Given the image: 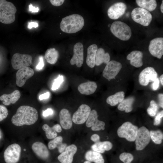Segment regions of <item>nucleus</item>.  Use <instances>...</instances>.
<instances>
[{"mask_svg":"<svg viewBox=\"0 0 163 163\" xmlns=\"http://www.w3.org/2000/svg\"><path fill=\"white\" fill-rule=\"evenodd\" d=\"M67 145L65 143H62L57 147L58 149V151L59 153H61L63 152L66 147Z\"/></svg>","mask_w":163,"mask_h":163,"instance_id":"37998d69","label":"nucleus"},{"mask_svg":"<svg viewBox=\"0 0 163 163\" xmlns=\"http://www.w3.org/2000/svg\"><path fill=\"white\" fill-rule=\"evenodd\" d=\"M32 149L33 152L39 159L44 161L49 159L50 153L46 146L43 143L37 142L32 145Z\"/></svg>","mask_w":163,"mask_h":163,"instance_id":"6ab92c4d","label":"nucleus"},{"mask_svg":"<svg viewBox=\"0 0 163 163\" xmlns=\"http://www.w3.org/2000/svg\"><path fill=\"white\" fill-rule=\"evenodd\" d=\"M111 25V24H109L108 25V26L109 27H110Z\"/></svg>","mask_w":163,"mask_h":163,"instance_id":"5fc2aeb1","label":"nucleus"},{"mask_svg":"<svg viewBox=\"0 0 163 163\" xmlns=\"http://www.w3.org/2000/svg\"><path fill=\"white\" fill-rule=\"evenodd\" d=\"M110 60V56L108 53H105L102 48L97 49L96 53L95 65L99 66L103 63L107 64Z\"/></svg>","mask_w":163,"mask_h":163,"instance_id":"b1692460","label":"nucleus"},{"mask_svg":"<svg viewBox=\"0 0 163 163\" xmlns=\"http://www.w3.org/2000/svg\"><path fill=\"white\" fill-rule=\"evenodd\" d=\"M84 61V47L82 44L78 42L75 44L73 47V55L70 61L72 65H76L78 67H81Z\"/></svg>","mask_w":163,"mask_h":163,"instance_id":"2eb2a0df","label":"nucleus"},{"mask_svg":"<svg viewBox=\"0 0 163 163\" xmlns=\"http://www.w3.org/2000/svg\"><path fill=\"white\" fill-rule=\"evenodd\" d=\"M151 138L150 132L145 126H142L138 129L135 139L136 149L137 150H142L149 144Z\"/></svg>","mask_w":163,"mask_h":163,"instance_id":"1a4fd4ad","label":"nucleus"},{"mask_svg":"<svg viewBox=\"0 0 163 163\" xmlns=\"http://www.w3.org/2000/svg\"><path fill=\"white\" fill-rule=\"evenodd\" d=\"M127 9L126 5L123 2L114 3L108 8L107 14L111 19L116 20L122 16Z\"/></svg>","mask_w":163,"mask_h":163,"instance_id":"f3484780","label":"nucleus"},{"mask_svg":"<svg viewBox=\"0 0 163 163\" xmlns=\"http://www.w3.org/2000/svg\"><path fill=\"white\" fill-rule=\"evenodd\" d=\"M136 2L140 8L149 11L155 10L157 6V2L155 0H136Z\"/></svg>","mask_w":163,"mask_h":163,"instance_id":"c756f323","label":"nucleus"},{"mask_svg":"<svg viewBox=\"0 0 163 163\" xmlns=\"http://www.w3.org/2000/svg\"><path fill=\"white\" fill-rule=\"evenodd\" d=\"M21 97V93L18 90H15L9 94H4L0 96V100L5 105L15 103Z\"/></svg>","mask_w":163,"mask_h":163,"instance_id":"5701e85b","label":"nucleus"},{"mask_svg":"<svg viewBox=\"0 0 163 163\" xmlns=\"http://www.w3.org/2000/svg\"><path fill=\"white\" fill-rule=\"evenodd\" d=\"M158 74L155 69L148 67L143 70L140 73L139 78L140 84L146 86L149 83L153 82L157 78Z\"/></svg>","mask_w":163,"mask_h":163,"instance_id":"f8f14e48","label":"nucleus"},{"mask_svg":"<svg viewBox=\"0 0 163 163\" xmlns=\"http://www.w3.org/2000/svg\"></svg>","mask_w":163,"mask_h":163,"instance_id":"4d7b16f0","label":"nucleus"},{"mask_svg":"<svg viewBox=\"0 0 163 163\" xmlns=\"http://www.w3.org/2000/svg\"><path fill=\"white\" fill-rule=\"evenodd\" d=\"M159 79L157 78L152 82L151 85V87L154 91L157 90L159 87Z\"/></svg>","mask_w":163,"mask_h":163,"instance_id":"a19ab883","label":"nucleus"},{"mask_svg":"<svg viewBox=\"0 0 163 163\" xmlns=\"http://www.w3.org/2000/svg\"><path fill=\"white\" fill-rule=\"evenodd\" d=\"M63 82V76L62 75H59L57 78L54 80L52 86V90H55L58 89Z\"/></svg>","mask_w":163,"mask_h":163,"instance_id":"e433bc0d","label":"nucleus"},{"mask_svg":"<svg viewBox=\"0 0 163 163\" xmlns=\"http://www.w3.org/2000/svg\"><path fill=\"white\" fill-rule=\"evenodd\" d=\"M97 88V85L96 82L88 81L80 84L78 87V89L81 94L89 95L94 93Z\"/></svg>","mask_w":163,"mask_h":163,"instance_id":"4be33fe9","label":"nucleus"},{"mask_svg":"<svg viewBox=\"0 0 163 163\" xmlns=\"http://www.w3.org/2000/svg\"><path fill=\"white\" fill-rule=\"evenodd\" d=\"M98 115L97 111L93 110L91 111L86 120V126L88 127H91L93 131L104 130L105 129V123L98 119Z\"/></svg>","mask_w":163,"mask_h":163,"instance_id":"ddd939ff","label":"nucleus"},{"mask_svg":"<svg viewBox=\"0 0 163 163\" xmlns=\"http://www.w3.org/2000/svg\"><path fill=\"white\" fill-rule=\"evenodd\" d=\"M38 118V113L35 108L29 106L22 105L18 108L11 121L13 124L17 126L30 125L35 123Z\"/></svg>","mask_w":163,"mask_h":163,"instance_id":"f257e3e1","label":"nucleus"},{"mask_svg":"<svg viewBox=\"0 0 163 163\" xmlns=\"http://www.w3.org/2000/svg\"><path fill=\"white\" fill-rule=\"evenodd\" d=\"M97 49V46L95 44L90 45L87 48L86 63L91 68H93L95 66L96 53Z\"/></svg>","mask_w":163,"mask_h":163,"instance_id":"393cba45","label":"nucleus"},{"mask_svg":"<svg viewBox=\"0 0 163 163\" xmlns=\"http://www.w3.org/2000/svg\"><path fill=\"white\" fill-rule=\"evenodd\" d=\"M50 95V93L47 92L45 93L40 95L39 97V99L41 100L44 99L48 98Z\"/></svg>","mask_w":163,"mask_h":163,"instance_id":"49530a36","label":"nucleus"},{"mask_svg":"<svg viewBox=\"0 0 163 163\" xmlns=\"http://www.w3.org/2000/svg\"><path fill=\"white\" fill-rule=\"evenodd\" d=\"M100 139L99 136L97 134H94L92 135L91 137V140L95 143L99 142Z\"/></svg>","mask_w":163,"mask_h":163,"instance_id":"a18cd8bd","label":"nucleus"},{"mask_svg":"<svg viewBox=\"0 0 163 163\" xmlns=\"http://www.w3.org/2000/svg\"><path fill=\"white\" fill-rule=\"evenodd\" d=\"M122 67L121 63L115 60L110 61L103 71V76L109 81L115 78Z\"/></svg>","mask_w":163,"mask_h":163,"instance_id":"9d476101","label":"nucleus"},{"mask_svg":"<svg viewBox=\"0 0 163 163\" xmlns=\"http://www.w3.org/2000/svg\"><path fill=\"white\" fill-rule=\"evenodd\" d=\"M34 74L33 69L29 67L20 69L16 74V84L19 87L23 86L26 81Z\"/></svg>","mask_w":163,"mask_h":163,"instance_id":"dca6fc26","label":"nucleus"},{"mask_svg":"<svg viewBox=\"0 0 163 163\" xmlns=\"http://www.w3.org/2000/svg\"><path fill=\"white\" fill-rule=\"evenodd\" d=\"M59 56L58 51L55 48H50L46 51L44 58L46 61L50 64H54L57 61Z\"/></svg>","mask_w":163,"mask_h":163,"instance_id":"7c9ffc66","label":"nucleus"},{"mask_svg":"<svg viewBox=\"0 0 163 163\" xmlns=\"http://www.w3.org/2000/svg\"><path fill=\"white\" fill-rule=\"evenodd\" d=\"M38 26V24L35 22H30L28 23V27L29 29H31L33 27L36 28Z\"/></svg>","mask_w":163,"mask_h":163,"instance_id":"8fccbe9b","label":"nucleus"},{"mask_svg":"<svg viewBox=\"0 0 163 163\" xmlns=\"http://www.w3.org/2000/svg\"><path fill=\"white\" fill-rule=\"evenodd\" d=\"M64 0H50L51 3L53 6H59L61 5L64 3Z\"/></svg>","mask_w":163,"mask_h":163,"instance_id":"79ce46f5","label":"nucleus"},{"mask_svg":"<svg viewBox=\"0 0 163 163\" xmlns=\"http://www.w3.org/2000/svg\"><path fill=\"white\" fill-rule=\"evenodd\" d=\"M53 113V110L51 108H49L43 112V115L44 117H46L49 115L52 114Z\"/></svg>","mask_w":163,"mask_h":163,"instance_id":"c03bdc74","label":"nucleus"},{"mask_svg":"<svg viewBox=\"0 0 163 163\" xmlns=\"http://www.w3.org/2000/svg\"><path fill=\"white\" fill-rule=\"evenodd\" d=\"M85 158L91 163H104V159L100 153L92 151L89 150L85 154Z\"/></svg>","mask_w":163,"mask_h":163,"instance_id":"a878e982","label":"nucleus"},{"mask_svg":"<svg viewBox=\"0 0 163 163\" xmlns=\"http://www.w3.org/2000/svg\"><path fill=\"white\" fill-rule=\"evenodd\" d=\"M125 93L123 91L116 93L114 94L109 96L106 100L107 103L112 106H114L121 103L124 99Z\"/></svg>","mask_w":163,"mask_h":163,"instance_id":"c85d7f7f","label":"nucleus"},{"mask_svg":"<svg viewBox=\"0 0 163 163\" xmlns=\"http://www.w3.org/2000/svg\"><path fill=\"white\" fill-rule=\"evenodd\" d=\"M8 114L7 109L5 106L0 105V122L6 118Z\"/></svg>","mask_w":163,"mask_h":163,"instance_id":"4c0bfd02","label":"nucleus"},{"mask_svg":"<svg viewBox=\"0 0 163 163\" xmlns=\"http://www.w3.org/2000/svg\"><path fill=\"white\" fill-rule=\"evenodd\" d=\"M159 100V106L161 107H163V94L162 93L159 94L158 95Z\"/></svg>","mask_w":163,"mask_h":163,"instance_id":"de8ad7c7","label":"nucleus"},{"mask_svg":"<svg viewBox=\"0 0 163 163\" xmlns=\"http://www.w3.org/2000/svg\"><path fill=\"white\" fill-rule=\"evenodd\" d=\"M43 129L45 132L46 136L49 139H51L56 137L57 135L53 127H50L47 124H44L42 126Z\"/></svg>","mask_w":163,"mask_h":163,"instance_id":"473e14b6","label":"nucleus"},{"mask_svg":"<svg viewBox=\"0 0 163 163\" xmlns=\"http://www.w3.org/2000/svg\"><path fill=\"white\" fill-rule=\"evenodd\" d=\"M113 147L112 143L109 141L98 142L91 146L93 151L100 153H103L105 151L110 150Z\"/></svg>","mask_w":163,"mask_h":163,"instance_id":"bb28decb","label":"nucleus"},{"mask_svg":"<svg viewBox=\"0 0 163 163\" xmlns=\"http://www.w3.org/2000/svg\"><path fill=\"white\" fill-rule=\"evenodd\" d=\"M84 25L83 17L77 14H73L62 18L60 23L62 31L68 34L76 33L80 31Z\"/></svg>","mask_w":163,"mask_h":163,"instance_id":"f03ea898","label":"nucleus"},{"mask_svg":"<svg viewBox=\"0 0 163 163\" xmlns=\"http://www.w3.org/2000/svg\"><path fill=\"white\" fill-rule=\"evenodd\" d=\"M143 54L139 51L134 50L131 52L126 57L127 60H129L130 64L136 68L142 66L143 64L142 58Z\"/></svg>","mask_w":163,"mask_h":163,"instance_id":"412c9836","label":"nucleus"},{"mask_svg":"<svg viewBox=\"0 0 163 163\" xmlns=\"http://www.w3.org/2000/svg\"><path fill=\"white\" fill-rule=\"evenodd\" d=\"M17 9L12 3L5 0H0V22L9 24L15 20Z\"/></svg>","mask_w":163,"mask_h":163,"instance_id":"7ed1b4c3","label":"nucleus"},{"mask_svg":"<svg viewBox=\"0 0 163 163\" xmlns=\"http://www.w3.org/2000/svg\"><path fill=\"white\" fill-rule=\"evenodd\" d=\"M59 121L62 128L69 129L72 126V120L71 114L67 109H62L59 113Z\"/></svg>","mask_w":163,"mask_h":163,"instance_id":"aec40b11","label":"nucleus"},{"mask_svg":"<svg viewBox=\"0 0 163 163\" xmlns=\"http://www.w3.org/2000/svg\"><path fill=\"white\" fill-rule=\"evenodd\" d=\"M151 139L155 144L161 143L163 139V135L162 132L159 130H151L150 132Z\"/></svg>","mask_w":163,"mask_h":163,"instance_id":"2f4dec72","label":"nucleus"},{"mask_svg":"<svg viewBox=\"0 0 163 163\" xmlns=\"http://www.w3.org/2000/svg\"><path fill=\"white\" fill-rule=\"evenodd\" d=\"M44 64L43 56H40L39 58V62L36 66V69L38 70H41L43 68Z\"/></svg>","mask_w":163,"mask_h":163,"instance_id":"ea45409f","label":"nucleus"},{"mask_svg":"<svg viewBox=\"0 0 163 163\" xmlns=\"http://www.w3.org/2000/svg\"><path fill=\"white\" fill-rule=\"evenodd\" d=\"M110 30L115 36L122 40H128L131 36L132 31L130 27L125 23L121 21L113 22L111 24Z\"/></svg>","mask_w":163,"mask_h":163,"instance_id":"20e7f679","label":"nucleus"},{"mask_svg":"<svg viewBox=\"0 0 163 163\" xmlns=\"http://www.w3.org/2000/svg\"><path fill=\"white\" fill-rule=\"evenodd\" d=\"M131 163V162H130V163Z\"/></svg>","mask_w":163,"mask_h":163,"instance_id":"6e6d98bb","label":"nucleus"},{"mask_svg":"<svg viewBox=\"0 0 163 163\" xmlns=\"http://www.w3.org/2000/svg\"><path fill=\"white\" fill-rule=\"evenodd\" d=\"M158 109V105L154 100H151L150 103L149 107L147 109L148 114L150 116H155L157 112Z\"/></svg>","mask_w":163,"mask_h":163,"instance_id":"72a5a7b5","label":"nucleus"},{"mask_svg":"<svg viewBox=\"0 0 163 163\" xmlns=\"http://www.w3.org/2000/svg\"><path fill=\"white\" fill-rule=\"evenodd\" d=\"M159 79L161 85H163V74H162L159 77Z\"/></svg>","mask_w":163,"mask_h":163,"instance_id":"603ef678","label":"nucleus"},{"mask_svg":"<svg viewBox=\"0 0 163 163\" xmlns=\"http://www.w3.org/2000/svg\"><path fill=\"white\" fill-rule=\"evenodd\" d=\"M138 129L136 126L129 122H126L118 128L117 133L120 138H125L129 142H134L135 140Z\"/></svg>","mask_w":163,"mask_h":163,"instance_id":"39448f33","label":"nucleus"},{"mask_svg":"<svg viewBox=\"0 0 163 163\" xmlns=\"http://www.w3.org/2000/svg\"><path fill=\"white\" fill-rule=\"evenodd\" d=\"M160 10L162 13H163V1H162L161 4L160 6Z\"/></svg>","mask_w":163,"mask_h":163,"instance_id":"864d4df0","label":"nucleus"},{"mask_svg":"<svg viewBox=\"0 0 163 163\" xmlns=\"http://www.w3.org/2000/svg\"><path fill=\"white\" fill-rule=\"evenodd\" d=\"M119 158L124 163H130L133 160L134 157L130 153L123 152L120 155Z\"/></svg>","mask_w":163,"mask_h":163,"instance_id":"c9c22d12","label":"nucleus"},{"mask_svg":"<svg viewBox=\"0 0 163 163\" xmlns=\"http://www.w3.org/2000/svg\"><path fill=\"white\" fill-rule=\"evenodd\" d=\"M63 138L61 136L55 138L54 139L50 141L48 144L49 149L52 150L55 149L57 146L62 143Z\"/></svg>","mask_w":163,"mask_h":163,"instance_id":"f704fd0d","label":"nucleus"},{"mask_svg":"<svg viewBox=\"0 0 163 163\" xmlns=\"http://www.w3.org/2000/svg\"><path fill=\"white\" fill-rule=\"evenodd\" d=\"M135 100V98L133 97L124 99L118 106V109L121 111H125L126 113L130 112L133 110V105Z\"/></svg>","mask_w":163,"mask_h":163,"instance_id":"cd10ccee","label":"nucleus"},{"mask_svg":"<svg viewBox=\"0 0 163 163\" xmlns=\"http://www.w3.org/2000/svg\"><path fill=\"white\" fill-rule=\"evenodd\" d=\"M32 58L28 54H22L19 53L14 54L11 59L13 68L15 69H19L31 65Z\"/></svg>","mask_w":163,"mask_h":163,"instance_id":"6e6552de","label":"nucleus"},{"mask_svg":"<svg viewBox=\"0 0 163 163\" xmlns=\"http://www.w3.org/2000/svg\"><path fill=\"white\" fill-rule=\"evenodd\" d=\"M91 111V108L88 105L82 104L74 113L72 121L76 124H81L87 120Z\"/></svg>","mask_w":163,"mask_h":163,"instance_id":"9b49d317","label":"nucleus"},{"mask_svg":"<svg viewBox=\"0 0 163 163\" xmlns=\"http://www.w3.org/2000/svg\"><path fill=\"white\" fill-rule=\"evenodd\" d=\"M21 148L20 145L14 143L9 145L5 150L3 154L4 160L5 163H18L21 157Z\"/></svg>","mask_w":163,"mask_h":163,"instance_id":"0eeeda50","label":"nucleus"},{"mask_svg":"<svg viewBox=\"0 0 163 163\" xmlns=\"http://www.w3.org/2000/svg\"><path fill=\"white\" fill-rule=\"evenodd\" d=\"M29 11L32 12H37L39 10L38 7H35L33 6L32 5L30 4L29 6Z\"/></svg>","mask_w":163,"mask_h":163,"instance_id":"09e8293b","label":"nucleus"},{"mask_svg":"<svg viewBox=\"0 0 163 163\" xmlns=\"http://www.w3.org/2000/svg\"><path fill=\"white\" fill-rule=\"evenodd\" d=\"M163 117V111L162 110L158 113L156 116L154 123L155 125H159L161 123V119Z\"/></svg>","mask_w":163,"mask_h":163,"instance_id":"58836bf2","label":"nucleus"},{"mask_svg":"<svg viewBox=\"0 0 163 163\" xmlns=\"http://www.w3.org/2000/svg\"><path fill=\"white\" fill-rule=\"evenodd\" d=\"M149 50L152 55L160 59L163 54V38L157 37L152 40L149 45Z\"/></svg>","mask_w":163,"mask_h":163,"instance_id":"4468645a","label":"nucleus"},{"mask_svg":"<svg viewBox=\"0 0 163 163\" xmlns=\"http://www.w3.org/2000/svg\"><path fill=\"white\" fill-rule=\"evenodd\" d=\"M53 127L56 132L60 133L61 132L62 128L59 124H56Z\"/></svg>","mask_w":163,"mask_h":163,"instance_id":"3c124183","label":"nucleus"},{"mask_svg":"<svg viewBox=\"0 0 163 163\" xmlns=\"http://www.w3.org/2000/svg\"><path fill=\"white\" fill-rule=\"evenodd\" d=\"M77 151V147L75 145H69L58 156L57 159L60 163H72Z\"/></svg>","mask_w":163,"mask_h":163,"instance_id":"a211bd4d","label":"nucleus"},{"mask_svg":"<svg viewBox=\"0 0 163 163\" xmlns=\"http://www.w3.org/2000/svg\"><path fill=\"white\" fill-rule=\"evenodd\" d=\"M131 16L135 22L144 26L150 24L152 18L149 11L141 8H134L131 12Z\"/></svg>","mask_w":163,"mask_h":163,"instance_id":"423d86ee","label":"nucleus"}]
</instances>
